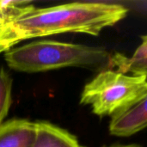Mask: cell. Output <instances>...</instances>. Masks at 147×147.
Listing matches in <instances>:
<instances>
[{"label":"cell","mask_w":147,"mask_h":147,"mask_svg":"<svg viewBox=\"0 0 147 147\" xmlns=\"http://www.w3.org/2000/svg\"><path fill=\"white\" fill-rule=\"evenodd\" d=\"M128 9L121 4L76 2L47 8L28 3L6 15L0 33V53L7 52L25 40L64 33L93 36L124 19Z\"/></svg>","instance_id":"1"},{"label":"cell","mask_w":147,"mask_h":147,"mask_svg":"<svg viewBox=\"0 0 147 147\" xmlns=\"http://www.w3.org/2000/svg\"><path fill=\"white\" fill-rule=\"evenodd\" d=\"M112 57L102 47L57 40L33 41L5 52L9 67L23 72H40L65 67L112 70Z\"/></svg>","instance_id":"2"},{"label":"cell","mask_w":147,"mask_h":147,"mask_svg":"<svg viewBox=\"0 0 147 147\" xmlns=\"http://www.w3.org/2000/svg\"><path fill=\"white\" fill-rule=\"evenodd\" d=\"M147 95V78L111 69L100 71L84 88L80 102L98 116H114Z\"/></svg>","instance_id":"3"},{"label":"cell","mask_w":147,"mask_h":147,"mask_svg":"<svg viewBox=\"0 0 147 147\" xmlns=\"http://www.w3.org/2000/svg\"><path fill=\"white\" fill-rule=\"evenodd\" d=\"M147 127V95L128 109L112 117L109 133L118 137H128Z\"/></svg>","instance_id":"4"},{"label":"cell","mask_w":147,"mask_h":147,"mask_svg":"<svg viewBox=\"0 0 147 147\" xmlns=\"http://www.w3.org/2000/svg\"><path fill=\"white\" fill-rule=\"evenodd\" d=\"M37 136V122L15 119L0 125V147H32Z\"/></svg>","instance_id":"5"},{"label":"cell","mask_w":147,"mask_h":147,"mask_svg":"<svg viewBox=\"0 0 147 147\" xmlns=\"http://www.w3.org/2000/svg\"><path fill=\"white\" fill-rule=\"evenodd\" d=\"M32 147H84L69 132L46 121L37 122V136Z\"/></svg>","instance_id":"6"},{"label":"cell","mask_w":147,"mask_h":147,"mask_svg":"<svg viewBox=\"0 0 147 147\" xmlns=\"http://www.w3.org/2000/svg\"><path fill=\"white\" fill-rule=\"evenodd\" d=\"M127 74L147 78V43L142 42L131 57H126L121 53H115L112 57V69Z\"/></svg>","instance_id":"7"},{"label":"cell","mask_w":147,"mask_h":147,"mask_svg":"<svg viewBox=\"0 0 147 147\" xmlns=\"http://www.w3.org/2000/svg\"><path fill=\"white\" fill-rule=\"evenodd\" d=\"M12 78L3 69L0 68V125L7 116L12 102Z\"/></svg>","instance_id":"8"},{"label":"cell","mask_w":147,"mask_h":147,"mask_svg":"<svg viewBox=\"0 0 147 147\" xmlns=\"http://www.w3.org/2000/svg\"><path fill=\"white\" fill-rule=\"evenodd\" d=\"M5 17H6V15L0 14V33L2 32V30L3 28V26L5 23Z\"/></svg>","instance_id":"9"},{"label":"cell","mask_w":147,"mask_h":147,"mask_svg":"<svg viewBox=\"0 0 147 147\" xmlns=\"http://www.w3.org/2000/svg\"><path fill=\"white\" fill-rule=\"evenodd\" d=\"M110 147H140L139 146H136V145H130V146H114Z\"/></svg>","instance_id":"10"},{"label":"cell","mask_w":147,"mask_h":147,"mask_svg":"<svg viewBox=\"0 0 147 147\" xmlns=\"http://www.w3.org/2000/svg\"><path fill=\"white\" fill-rule=\"evenodd\" d=\"M141 39H142V42H144V43H147V34H146V35H143V36L141 37Z\"/></svg>","instance_id":"11"},{"label":"cell","mask_w":147,"mask_h":147,"mask_svg":"<svg viewBox=\"0 0 147 147\" xmlns=\"http://www.w3.org/2000/svg\"><path fill=\"white\" fill-rule=\"evenodd\" d=\"M0 14H3V15H5V13L3 11V9H1V6H0Z\"/></svg>","instance_id":"12"}]
</instances>
